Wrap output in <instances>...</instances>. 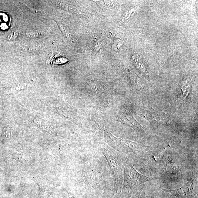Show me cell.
Listing matches in <instances>:
<instances>
[{"label": "cell", "mask_w": 198, "mask_h": 198, "mask_svg": "<svg viewBox=\"0 0 198 198\" xmlns=\"http://www.w3.org/2000/svg\"><path fill=\"white\" fill-rule=\"evenodd\" d=\"M18 34L16 32H13L10 33L8 35V40H12L15 39L16 38L17 36H18Z\"/></svg>", "instance_id": "7"}, {"label": "cell", "mask_w": 198, "mask_h": 198, "mask_svg": "<svg viewBox=\"0 0 198 198\" xmlns=\"http://www.w3.org/2000/svg\"><path fill=\"white\" fill-rule=\"evenodd\" d=\"M3 20L5 21V22H7V21L8 20V17L5 15H3Z\"/></svg>", "instance_id": "10"}, {"label": "cell", "mask_w": 198, "mask_h": 198, "mask_svg": "<svg viewBox=\"0 0 198 198\" xmlns=\"http://www.w3.org/2000/svg\"><path fill=\"white\" fill-rule=\"evenodd\" d=\"M122 45V42L120 39H115L113 40V46L115 50H117L119 49Z\"/></svg>", "instance_id": "5"}, {"label": "cell", "mask_w": 198, "mask_h": 198, "mask_svg": "<svg viewBox=\"0 0 198 198\" xmlns=\"http://www.w3.org/2000/svg\"><path fill=\"white\" fill-rule=\"evenodd\" d=\"M161 189L178 198H192L194 194L193 182L192 180H187L181 187L173 190L163 188Z\"/></svg>", "instance_id": "1"}, {"label": "cell", "mask_w": 198, "mask_h": 198, "mask_svg": "<svg viewBox=\"0 0 198 198\" xmlns=\"http://www.w3.org/2000/svg\"><path fill=\"white\" fill-rule=\"evenodd\" d=\"M132 60L135 66L138 68L139 69L141 67L142 63L141 60L139 58V57L136 56V55H134L132 57Z\"/></svg>", "instance_id": "4"}, {"label": "cell", "mask_w": 198, "mask_h": 198, "mask_svg": "<svg viewBox=\"0 0 198 198\" xmlns=\"http://www.w3.org/2000/svg\"><path fill=\"white\" fill-rule=\"evenodd\" d=\"M1 29L3 30H5L8 29V26L6 25V24H2L1 25Z\"/></svg>", "instance_id": "8"}, {"label": "cell", "mask_w": 198, "mask_h": 198, "mask_svg": "<svg viewBox=\"0 0 198 198\" xmlns=\"http://www.w3.org/2000/svg\"><path fill=\"white\" fill-rule=\"evenodd\" d=\"M59 26V28H60L61 31L62 32L63 34H64V35L66 37H68V36H69V32H68L67 29H66L65 27H64V26L62 25V24H60Z\"/></svg>", "instance_id": "6"}, {"label": "cell", "mask_w": 198, "mask_h": 198, "mask_svg": "<svg viewBox=\"0 0 198 198\" xmlns=\"http://www.w3.org/2000/svg\"><path fill=\"white\" fill-rule=\"evenodd\" d=\"M101 49V45L100 44H96L95 46V49L96 51H99Z\"/></svg>", "instance_id": "9"}, {"label": "cell", "mask_w": 198, "mask_h": 198, "mask_svg": "<svg viewBox=\"0 0 198 198\" xmlns=\"http://www.w3.org/2000/svg\"><path fill=\"white\" fill-rule=\"evenodd\" d=\"M184 84L182 87V90H183V95L186 96L188 94L189 92H190V89L191 85L190 84V81H189V79H187L186 80H185L184 82H183Z\"/></svg>", "instance_id": "3"}, {"label": "cell", "mask_w": 198, "mask_h": 198, "mask_svg": "<svg viewBox=\"0 0 198 198\" xmlns=\"http://www.w3.org/2000/svg\"><path fill=\"white\" fill-rule=\"evenodd\" d=\"M141 114L145 118L154 124L170 125L169 118L162 112L153 109L144 110L141 112Z\"/></svg>", "instance_id": "2"}]
</instances>
